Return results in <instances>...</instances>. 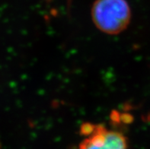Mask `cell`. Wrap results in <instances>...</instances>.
Listing matches in <instances>:
<instances>
[{
    "label": "cell",
    "mask_w": 150,
    "mask_h": 149,
    "mask_svg": "<svg viewBox=\"0 0 150 149\" xmlns=\"http://www.w3.org/2000/svg\"><path fill=\"white\" fill-rule=\"evenodd\" d=\"M80 130L84 138L78 149H128L125 136L105 125L85 123Z\"/></svg>",
    "instance_id": "cell-2"
},
{
    "label": "cell",
    "mask_w": 150,
    "mask_h": 149,
    "mask_svg": "<svg viewBox=\"0 0 150 149\" xmlns=\"http://www.w3.org/2000/svg\"><path fill=\"white\" fill-rule=\"evenodd\" d=\"M48 2H50L52 1V0H47ZM71 2H72V0H67V3H68L69 6H70Z\"/></svg>",
    "instance_id": "cell-3"
},
{
    "label": "cell",
    "mask_w": 150,
    "mask_h": 149,
    "mask_svg": "<svg viewBox=\"0 0 150 149\" xmlns=\"http://www.w3.org/2000/svg\"><path fill=\"white\" fill-rule=\"evenodd\" d=\"M95 28L107 35H118L129 27L132 18L127 0H95L91 8Z\"/></svg>",
    "instance_id": "cell-1"
}]
</instances>
